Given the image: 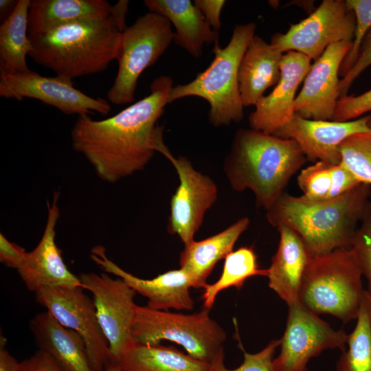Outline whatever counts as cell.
<instances>
[{"label": "cell", "instance_id": "7", "mask_svg": "<svg viewBox=\"0 0 371 371\" xmlns=\"http://www.w3.org/2000/svg\"><path fill=\"white\" fill-rule=\"evenodd\" d=\"M203 308L192 314L137 306L132 327L137 344L157 345L168 340L181 346L191 357L210 364L224 352V329Z\"/></svg>", "mask_w": 371, "mask_h": 371}, {"label": "cell", "instance_id": "10", "mask_svg": "<svg viewBox=\"0 0 371 371\" xmlns=\"http://www.w3.org/2000/svg\"><path fill=\"white\" fill-rule=\"evenodd\" d=\"M289 306L280 351L273 359L275 371H307L309 361L327 349L344 352L348 334L335 330L300 302Z\"/></svg>", "mask_w": 371, "mask_h": 371}, {"label": "cell", "instance_id": "8", "mask_svg": "<svg viewBox=\"0 0 371 371\" xmlns=\"http://www.w3.org/2000/svg\"><path fill=\"white\" fill-rule=\"evenodd\" d=\"M173 36L169 20L152 12L125 28L117 59V71L106 94L109 102L122 105L133 102L139 76L165 52L173 42Z\"/></svg>", "mask_w": 371, "mask_h": 371}, {"label": "cell", "instance_id": "15", "mask_svg": "<svg viewBox=\"0 0 371 371\" xmlns=\"http://www.w3.org/2000/svg\"><path fill=\"white\" fill-rule=\"evenodd\" d=\"M352 43V41L334 43L314 60L296 96L295 114L308 120H333L340 98V66Z\"/></svg>", "mask_w": 371, "mask_h": 371}, {"label": "cell", "instance_id": "23", "mask_svg": "<svg viewBox=\"0 0 371 371\" xmlns=\"http://www.w3.org/2000/svg\"><path fill=\"white\" fill-rule=\"evenodd\" d=\"M149 12L169 20L175 29L173 42L192 56L199 58L205 45L218 42V32L206 22L201 11L190 0H145Z\"/></svg>", "mask_w": 371, "mask_h": 371}, {"label": "cell", "instance_id": "34", "mask_svg": "<svg viewBox=\"0 0 371 371\" xmlns=\"http://www.w3.org/2000/svg\"><path fill=\"white\" fill-rule=\"evenodd\" d=\"M363 276L368 282V293L371 295V202L367 205L350 245Z\"/></svg>", "mask_w": 371, "mask_h": 371}, {"label": "cell", "instance_id": "4", "mask_svg": "<svg viewBox=\"0 0 371 371\" xmlns=\"http://www.w3.org/2000/svg\"><path fill=\"white\" fill-rule=\"evenodd\" d=\"M306 158L297 143L252 128H240L224 170L233 190L253 192L258 207L269 210Z\"/></svg>", "mask_w": 371, "mask_h": 371}, {"label": "cell", "instance_id": "33", "mask_svg": "<svg viewBox=\"0 0 371 371\" xmlns=\"http://www.w3.org/2000/svg\"><path fill=\"white\" fill-rule=\"evenodd\" d=\"M280 345V339L271 340L262 350L256 353H249L240 344L244 359L236 368L228 369L224 363V352L218 355L210 363L209 371H275L274 355Z\"/></svg>", "mask_w": 371, "mask_h": 371}, {"label": "cell", "instance_id": "5", "mask_svg": "<svg viewBox=\"0 0 371 371\" xmlns=\"http://www.w3.org/2000/svg\"><path fill=\"white\" fill-rule=\"evenodd\" d=\"M254 23L237 24L227 45L214 44V58L210 65L192 81L172 88L168 104L186 97H199L210 104V124L216 127L237 123L243 118L238 84L240 60L254 36Z\"/></svg>", "mask_w": 371, "mask_h": 371}, {"label": "cell", "instance_id": "31", "mask_svg": "<svg viewBox=\"0 0 371 371\" xmlns=\"http://www.w3.org/2000/svg\"><path fill=\"white\" fill-rule=\"evenodd\" d=\"M297 183L303 199L313 202L327 200L332 183L330 166L319 161L315 162L301 170Z\"/></svg>", "mask_w": 371, "mask_h": 371}, {"label": "cell", "instance_id": "32", "mask_svg": "<svg viewBox=\"0 0 371 371\" xmlns=\"http://www.w3.org/2000/svg\"><path fill=\"white\" fill-rule=\"evenodd\" d=\"M346 2L355 15L356 26L352 47L340 66L339 76L342 78L355 65L361 42L371 28V0H346Z\"/></svg>", "mask_w": 371, "mask_h": 371}, {"label": "cell", "instance_id": "26", "mask_svg": "<svg viewBox=\"0 0 371 371\" xmlns=\"http://www.w3.org/2000/svg\"><path fill=\"white\" fill-rule=\"evenodd\" d=\"M126 371H209L210 364L173 346L135 344L117 361Z\"/></svg>", "mask_w": 371, "mask_h": 371}, {"label": "cell", "instance_id": "11", "mask_svg": "<svg viewBox=\"0 0 371 371\" xmlns=\"http://www.w3.org/2000/svg\"><path fill=\"white\" fill-rule=\"evenodd\" d=\"M82 288L93 295L100 325L108 341L111 359L118 361L135 344L132 327L137 305L136 292L122 279L107 273H81Z\"/></svg>", "mask_w": 371, "mask_h": 371}, {"label": "cell", "instance_id": "41", "mask_svg": "<svg viewBox=\"0 0 371 371\" xmlns=\"http://www.w3.org/2000/svg\"><path fill=\"white\" fill-rule=\"evenodd\" d=\"M5 339L1 337L0 346V371H21V362L5 349Z\"/></svg>", "mask_w": 371, "mask_h": 371}, {"label": "cell", "instance_id": "43", "mask_svg": "<svg viewBox=\"0 0 371 371\" xmlns=\"http://www.w3.org/2000/svg\"><path fill=\"white\" fill-rule=\"evenodd\" d=\"M104 371H126L115 360L111 359L108 361Z\"/></svg>", "mask_w": 371, "mask_h": 371}, {"label": "cell", "instance_id": "18", "mask_svg": "<svg viewBox=\"0 0 371 371\" xmlns=\"http://www.w3.org/2000/svg\"><path fill=\"white\" fill-rule=\"evenodd\" d=\"M59 192H55L47 204V218L42 237L36 247L27 252V258L17 270L27 289L36 293L45 287H82L79 277L66 266L60 249L55 241L56 226L60 217Z\"/></svg>", "mask_w": 371, "mask_h": 371}, {"label": "cell", "instance_id": "19", "mask_svg": "<svg viewBox=\"0 0 371 371\" xmlns=\"http://www.w3.org/2000/svg\"><path fill=\"white\" fill-rule=\"evenodd\" d=\"M91 258L105 272L120 278L136 293L146 297L147 306L152 309L190 311L193 308L194 301L190 292L192 284L188 275L181 269L146 280L120 267L108 258L105 249L101 245L91 249Z\"/></svg>", "mask_w": 371, "mask_h": 371}, {"label": "cell", "instance_id": "14", "mask_svg": "<svg viewBox=\"0 0 371 371\" xmlns=\"http://www.w3.org/2000/svg\"><path fill=\"white\" fill-rule=\"evenodd\" d=\"M0 96L19 101L33 98L52 106L67 115H106L109 102L86 95L74 87V82L57 76L47 77L37 72H10L0 69Z\"/></svg>", "mask_w": 371, "mask_h": 371}, {"label": "cell", "instance_id": "35", "mask_svg": "<svg viewBox=\"0 0 371 371\" xmlns=\"http://www.w3.org/2000/svg\"><path fill=\"white\" fill-rule=\"evenodd\" d=\"M371 111V89L359 95L339 98L333 120L347 122Z\"/></svg>", "mask_w": 371, "mask_h": 371}, {"label": "cell", "instance_id": "24", "mask_svg": "<svg viewBox=\"0 0 371 371\" xmlns=\"http://www.w3.org/2000/svg\"><path fill=\"white\" fill-rule=\"evenodd\" d=\"M249 225V219L243 217L215 235L184 245L179 266L189 277L193 288H204L216 264L233 251L236 241Z\"/></svg>", "mask_w": 371, "mask_h": 371}, {"label": "cell", "instance_id": "36", "mask_svg": "<svg viewBox=\"0 0 371 371\" xmlns=\"http://www.w3.org/2000/svg\"><path fill=\"white\" fill-rule=\"evenodd\" d=\"M370 65H371V28L361 42L355 65L339 81L340 98L347 95L353 82Z\"/></svg>", "mask_w": 371, "mask_h": 371}, {"label": "cell", "instance_id": "27", "mask_svg": "<svg viewBox=\"0 0 371 371\" xmlns=\"http://www.w3.org/2000/svg\"><path fill=\"white\" fill-rule=\"evenodd\" d=\"M30 0H18L0 25V69L10 72L30 71L26 57L32 49L28 36Z\"/></svg>", "mask_w": 371, "mask_h": 371}, {"label": "cell", "instance_id": "44", "mask_svg": "<svg viewBox=\"0 0 371 371\" xmlns=\"http://www.w3.org/2000/svg\"><path fill=\"white\" fill-rule=\"evenodd\" d=\"M368 125H369L370 128H371V114L370 115V119H369V121H368Z\"/></svg>", "mask_w": 371, "mask_h": 371}, {"label": "cell", "instance_id": "20", "mask_svg": "<svg viewBox=\"0 0 371 371\" xmlns=\"http://www.w3.org/2000/svg\"><path fill=\"white\" fill-rule=\"evenodd\" d=\"M277 229L279 243L266 277L269 287L289 306L300 302L303 275L312 257L294 230L286 225Z\"/></svg>", "mask_w": 371, "mask_h": 371}, {"label": "cell", "instance_id": "25", "mask_svg": "<svg viewBox=\"0 0 371 371\" xmlns=\"http://www.w3.org/2000/svg\"><path fill=\"white\" fill-rule=\"evenodd\" d=\"M113 7L106 0H30L28 36L43 34L78 21L107 16Z\"/></svg>", "mask_w": 371, "mask_h": 371}, {"label": "cell", "instance_id": "37", "mask_svg": "<svg viewBox=\"0 0 371 371\" xmlns=\"http://www.w3.org/2000/svg\"><path fill=\"white\" fill-rule=\"evenodd\" d=\"M330 170L332 183L328 199L338 197L361 183L341 161L330 166Z\"/></svg>", "mask_w": 371, "mask_h": 371}, {"label": "cell", "instance_id": "13", "mask_svg": "<svg viewBox=\"0 0 371 371\" xmlns=\"http://www.w3.org/2000/svg\"><path fill=\"white\" fill-rule=\"evenodd\" d=\"M158 152L173 165L179 181L170 201L168 232L177 235L186 245L194 240L205 213L216 202L218 188L210 177L195 170L186 157L173 156L164 142Z\"/></svg>", "mask_w": 371, "mask_h": 371}, {"label": "cell", "instance_id": "1", "mask_svg": "<svg viewBox=\"0 0 371 371\" xmlns=\"http://www.w3.org/2000/svg\"><path fill=\"white\" fill-rule=\"evenodd\" d=\"M173 86L170 76H160L152 82L148 95L113 116L95 120L78 115L71 132L73 149L106 182L143 170L164 142L163 128L157 124Z\"/></svg>", "mask_w": 371, "mask_h": 371}, {"label": "cell", "instance_id": "16", "mask_svg": "<svg viewBox=\"0 0 371 371\" xmlns=\"http://www.w3.org/2000/svg\"><path fill=\"white\" fill-rule=\"evenodd\" d=\"M370 115L347 122L308 120L294 114L291 120L273 135L295 140L310 161L330 166L341 161V144L349 137L371 133Z\"/></svg>", "mask_w": 371, "mask_h": 371}, {"label": "cell", "instance_id": "3", "mask_svg": "<svg viewBox=\"0 0 371 371\" xmlns=\"http://www.w3.org/2000/svg\"><path fill=\"white\" fill-rule=\"evenodd\" d=\"M370 194L371 186L363 183L338 197L317 202L284 192L266 217L276 228L286 225L294 230L313 258L350 248Z\"/></svg>", "mask_w": 371, "mask_h": 371}, {"label": "cell", "instance_id": "28", "mask_svg": "<svg viewBox=\"0 0 371 371\" xmlns=\"http://www.w3.org/2000/svg\"><path fill=\"white\" fill-rule=\"evenodd\" d=\"M267 269H260L252 247H242L229 253L225 258L220 278L213 284H207L203 289V308L210 310L218 294L228 288L241 289L250 277L267 276Z\"/></svg>", "mask_w": 371, "mask_h": 371}, {"label": "cell", "instance_id": "22", "mask_svg": "<svg viewBox=\"0 0 371 371\" xmlns=\"http://www.w3.org/2000/svg\"><path fill=\"white\" fill-rule=\"evenodd\" d=\"M284 53L255 34L238 68V84L243 104L255 106L267 89L280 78V63Z\"/></svg>", "mask_w": 371, "mask_h": 371}, {"label": "cell", "instance_id": "38", "mask_svg": "<svg viewBox=\"0 0 371 371\" xmlns=\"http://www.w3.org/2000/svg\"><path fill=\"white\" fill-rule=\"evenodd\" d=\"M27 251L0 234V262L5 266L18 270L25 262Z\"/></svg>", "mask_w": 371, "mask_h": 371}, {"label": "cell", "instance_id": "21", "mask_svg": "<svg viewBox=\"0 0 371 371\" xmlns=\"http://www.w3.org/2000/svg\"><path fill=\"white\" fill-rule=\"evenodd\" d=\"M29 325L38 350L63 371H94L82 337L63 326L48 311L36 314Z\"/></svg>", "mask_w": 371, "mask_h": 371}, {"label": "cell", "instance_id": "29", "mask_svg": "<svg viewBox=\"0 0 371 371\" xmlns=\"http://www.w3.org/2000/svg\"><path fill=\"white\" fill-rule=\"evenodd\" d=\"M356 319L335 371H371V295L366 290Z\"/></svg>", "mask_w": 371, "mask_h": 371}, {"label": "cell", "instance_id": "9", "mask_svg": "<svg viewBox=\"0 0 371 371\" xmlns=\"http://www.w3.org/2000/svg\"><path fill=\"white\" fill-rule=\"evenodd\" d=\"M355 26V15L346 1L323 0L307 18L273 35L270 43L282 53L294 51L315 60L328 46L352 42Z\"/></svg>", "mask_w": 371, "mask_h": 371}, {"label": "cell", "instance_id": "2", "mask_svg": "<svg viewBox=\"0 0 371 371\" xmlns=\"http://www.w3.org/2000/svg\"><path fill=\"white\" fill-rule=\"evenodd\" d=\"M128 4L127 0H120L107 16L29 36L32 45L29 56L57 76L71 81L104 71L119 56Z\"/></svg>", "mask_w": 371, "mask_h": 371}, {"label": "cell", "instance_id": "42", "mask_svg": "<svg viewBox=\"0 0 371 371\" xmlns=\"http://www.w3.org/2000/svg\"><path fill=\"white\" fill-rule=\"evenodd\" d=\"M17 1L1 0L0 1V13L4 14L10 8L14 9Z\"/></svg>", "mask_w": 371, "mask_h": 371}, {"label": "cell", "instance_id": "30", "mask_svg": "<svg viewBox=\"0 0 371 371\" xmlns=\"http://www.w3.org/2000/svg\"><path fill=\"white\" fill-rule=\"evenodd\" d=\"M341 162L361 183L371 186V133L355 134L340 146Z\"/></svg>", "mask_w": 371, "mask_h": 371}, {"label": "cell", "instance_id": "17", "mask_svg": "<svg viewBox=\"0 0 371 371\" xmlns=\"http://www.w3.org/2000/svg\"><path fill=\"white\" fill-rule=\"evenodd\" d=\"M311 60L294 51L283 54L280 80L273 91L255 105V110L249 116L251 128L275 135L291 120L295 114L296 91L312 65Z\"/></svg>", "mask_w": 371, "mask_h": 371}, {"label": "cell", "instance_id": "6", "mask_svg": "<svg viewBox=\"0 0 371 371\" xmlns=\"http://www.w3.org/2000/svg\"><path fill=\"white\" fill-rule=\"evenodd\" d=\"M351 248L313 257L303 275L300 302L316 315H333L344 324L356 319L366 290Z\"/></svg>", "mask_w": 371, "mask_h": 371}, {"label": "cell", "instance_id": "39", "mask_svg": "<svg viewBox=\"0 0 371 371\" xmlns=\"http://www.w3.org/2000/svg\"><path fill=\"white\" fill-rule=\"evenodd\" d=\"M225 0H194L193 3L201 11L206 22L215 31L221 27V13Z\"/></svg>", "mask_w": 371, "mask_h": 371}, {"label": "cell", "instance_id": "40", "mask_svg": "<svg viewBox=\"0 0 371 371\" xmlns=\"http://www.w3.org/2000/svg\"><path fill=\"white\" fill-rule=\"evenodd\" d=\"M21 371H63L46 353L38 350L21 362Z\"/></svg>", "mask_w": 371, "mask_h": 371}, {"label": "cell", "instance_id": "12", "mask_svg": "<svg viewBox=\"0 0 371 371\" xmlns=\"http://www.w3.org/2000/svg\"><path fill=\"white\" fill-rule=\"evenodd\" d=\"M82 287L54 286L35 293L37 303L44 306L63 326L83 339L94 371H104L111 357L108 341L100 325L93 300Z\"/></svg>", "mask_w": 371, "mask_h": 371}]
</instances>
